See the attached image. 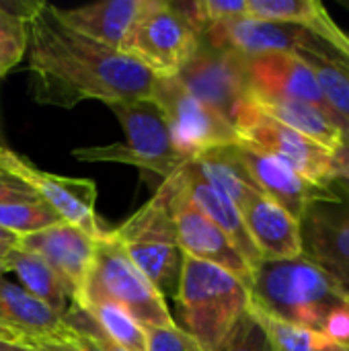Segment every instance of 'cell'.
I'll use <instances>...</instances> for the list:
<instances>
[{
  "mask_svg": "<svg viewBox=\"0 0 349 351\" xmlns=\"http://www.w3.org/2000/svg\"><path fill=\"white\" fill-rule=\"evenodd\" d=\"M29 47V25L27 19L0 6V78L6 76Z\"/></svg>",
  "mask_w": 349,
  "mask_h": 351,
  "instance_id": "f546056e",
  "label": "cell"
},
{
  "mask_svg": "<svg viewBox=\"0 0 349 351\" xmlns=\"http://www.w3.org/2000/svg\"><path fill=\"white\" fill-rule=\"evenodd\" d=\"M33 199H39L37 191L27 181H23L21 177H16L14 173H10L6 167L0 165V206L33 202Z\"/></svg>",
  "mask_w": 349,
  "mask_h": 351,
  "instance_id": "d6a6232c",
  "label": "cell"
},
{
  "mask_svg": "<svg viewBox=\"0 0 349 351\" xmlns=\"http://www.w3.org/2000/svg\"><path fill=\"white\" fill-rule=\"evenodd\" d=\"M325 43L321 39H315L309 47H304L300 53L313 68L319 88L323 93L325 105L329 111L341 121L346 128V134H349V70L333 58L331 49H323Z\"/></svg>",
  "mask_w": 349,
  "mask_h": 351,
  "instance_id": "d4e9b609",
  "label": "cell"
},
{
  "mask_svg": "<svg viewBox=\"0 0 349 351\" xmlns=\"http://www.w3.org/2000/svg\"><path fill=\"white\" fill-rule=\"evenodd\" d=\"M251 95L257 99L304 101L323 109V93L311 64L296 51H269L245 58Z\"/></svg>",
  "mask_w": 349,
  "mask_h": 351,
  "instance_id": "9a60e30c",
  "label": "cell"
},
{
  "mask_svg": "<svg viewBox=\"0 0 349 351\" xmlns=\"http://www.w3.org/2000/svg\"><path fill=\"white\" fill-rule=\"evenodd\" d=\"M93 302H113L121 306L144 329L175 327L167 300L111 237V230L97 241L91 269L76 300L80 306Z\"/></svg>",
  "mask_w": 349,
  "mask_h": 351,
  "instance_id": "8992f818",
  "label": "cell"
},
{
  "mask_svg": "<svg viewBox=\"0 0 349 351\" xmlns=\"http://www.w3.org/2000/svg\"><path fill=\"white\" fill-rule=\"evenodd\" d=\"M29 25L31 97L39 105L72 109L82 101L105 105L152 97L158 76L60 21L56 6L37 2Z\"/></svg>",
  "mask_w": 349,
  "mask_h": 351,
  "instance_id": "6da1fadb",
  "label": "cell"
},
{
  "mask_svg": "<svg viewBox=\"0 0 349 351\" xmlns=\"http://www.w3.org/2000/svg\"><path fill=\"white\" fill-rule=\"evenodd\" d=\"M66 351H105L97 341H93L91 337H86V335H80V333H76V331H72V339H70V343L64 348Z\"/></svg>",
  "mask_w": 349,
  "mask_h": 351,
  "instance_id": "8d00e7d4",
  "label": "cell"
},
{
  "mask_svg": "<svg viewBox=\"0 0 349 351\" xmlns=\"http://www.w3.org/2000/svg\"><path fill=\"white\" fill-rule=\"evenodd\" d=\"M0 339L33 351L66 348L72 329L45 302L0 276Z\"/></svg>",
  "mask_w": 349,
  "mask_h": 351,
  "instance_id": "4fadbf2b",
  "label": "cell"
},
{
  "mask_svg": "<svg viewBox=\"0 0 349 351\" xmlns=\"http://www.w3.org/2000/svg\"><path fill=\"white\" fill-rule=\"evenodd\" d=\"M146 351H202L200 346L177 325L144 329Z\"/></svg>",
  "mask_w": 349,
  "mask_h": 351,
  "instance_id": "1f68e13d",
  "label": "cell"
},
{
  "mask_svg": "<svg viewBox=\"0 0 349 351\" xmlns=\"http://www.w3.org/2000/svg\"><path fill=\"white\" fill-rule=\"evenodd\" d=\"M247 16L302 27L317 39L333 23V16L317 0H247Z\"/></svg>",
  "mask_w": 349,
  "mask_h": 351,
  "instance_id": "484cf974",
  "label": "cell"
},
{
  "mask_svg": "<svg viewBox=\"0 0 349 351\" xmlns=\"http://www.w3.org/2000/svg\"><path fill=\"white\" fill-rule=\"evenodd\" d=\"M202 39L212 47L249 58L269 51H302L317 37L302 27L241 16L210 25Z\"/></svg>",
  "mask_w": 349,
  "mask_h": 351,
  "instance_id": "2e32d148",
  "label": "cell"
},
{
  "mask_svg": "<svg viewBox=\"0 0 349 351\" xmlns=\"http://www.w3.org/2000/svg\"><path fill=\"white\" fill-rule=\"evenodd\" d=\"M321 333L325 337H329L331 341L339 343V346H348L349 348V306H339L335 311L329 313V317L323 323Z\"/></svg>",
  "mask_w": 349,
  "mask_h": 351,
  "instance_id": "836d02e7",
  "label": "cell"
},
{
  "mask_svg": "<svg viewBox=\"0 0 349 351\" xmlns=\"http://www.w3.org/2000/svg\"><path fill=\"white\" fill-rule=\"evenodd\" d=\"M0 351H33L21 343H12V341H6V339H0Z\"/></svg>",
  "mask_w": 349,
  "mask_h": 351,
  "instance_id": "ab89813d",
  "label": "cell"
},
{
  "mask_svg": "<svg viewBox=\"0 0 349 351\" xmlns=\"http://www.w3.org/2000/svg\"><path fill=\"white\" fill-rule=\"evenodd\" d=\"M251 101L269 117L292 128L294 132L306 136L309 140L321 144L331 154L341 146L346 128L341 121L323 107L304 103V101H286V99H257L251 95Z\"/></svg>",
  "mask_w": 349,
  "mask_h": 351,
  "instance_id": "7402d4cb",
  "label": "cell"
},
{
  "mask_svg": "<svg viewBox=\"0 0 349 351\" xmlns=\"http://www.w3.org/2000/svg\"><path fill=\"white\" fill-rule=\"evenodd\" d=\"M6 269L19 278V286L25 288L31 296L45 302L60 317L68 313L74 304V294L62 276L39 255L12 247L4 253Z\"/></svg>",
  "mask_w": 349,
  "mask_h": 351,
  "instance_id": "cb8c5ba5",
  "label": "cell"
},
{
  "mask_svg": "<svg viewBox=\"0 0 349 351\" xmlns=\"http://www.w3.org/2000/svg\"><path fill=\"white\" fill-rule=\"evenodd\" d=\"M0 148H2V146H0Z\"/></svg>",
  "mask_w": 349,
  "mask_h": 351,
  "instance_id": "7bdbcfd3",
  "label": "cell"
},
{
  "mask_svg": "<svg viewBox=\"0 0 349 351\" xmlns=\"http://www.w3.org/2000/svg\"><path fill=\"white\" fill-rule=\"evenodd\" d=\"M329 187H331L333 191L346 195L349 199V179H346V177H333L331 183H329Z\"/></svg>",
  "mask_w": 349,
  "mask_h": 351,
  "instance_id": "f35d334b",
  "label": "cell"
},
{
  "mask_svg": "<svg viewBox=\"0 0 349 351\" xmlns=\"http://www.w3.org/2000/svg\"><path fill=\"white\" fill-rule=\"evenodd\" d=\"M97 241L74 224L60 222L39 232L21 237L16 247L45 259L70 286L74 302L80 296L84 278L95 257Z\"/></svg>",
  "mask_w": 349,
  "mask_h": 351,
  "instance_id": "ac0fdd59",
  "label": "cell"
},
{
  "mask_svg": "<svg viewBox=\"0 0 349 351\" xmlns=\"http://www.w3.org/2000/svg\"><path fill=\"white\" fill-rule=\"evenodd\" d=\"M4 253H6V251H2V249H0V276L8 274V269H6V261H4Z\"/></svg>",
  "mask_w": 349,
  "mask_h": 351,
  "instance_id": "60d3db41",
  "label": "cell"
},
{
  "mask_svg": "<svg viewBox=\"0 0 349 351\" xmlns=\"http://www.w3.org/2000/svg\"><path fill=\"white\" fill-rule=\"evenodd\" d=\"M216 351H272V346L261 325L247 311Z\"/></svg>",
  "mask_w": 349,
  "mask_h": 351,
  "instance_id": "4dcf8cb0",
  "label": "cell"
},
{
  "mask_svg": "<svg viewBox=\"0 0 349 351\" xmlns=\"http://www.w3.org/2000/svg\"><path fill=\"white\" fill-rule=\"evenodd\" d=\"M0 165L27 181L37 191L39 199H43L64 222L78 226L95 241L107 234L95 214L97 185L91 179H72L39 171L8 148H0Z\"/></svg>",
  "mask_w": 349,
  "mask_h": 351,
  "instance_id": "7c38bea8",
  "label": "cell"
},
{
  "mask_svg": "<svg viewBox=\"0 0 349 351\" xmlns=\"http://www.w3.org/2000/svg\"><path fill=\"white\" fill-rule=\"evenodd\" d=\"M177 306L185 333L202 351H216L249 311V288L230 271L183 255Z\"/></svg>",
  "mask_w": 349,
  "mask_h": 351,
  "instance_id": "3957f363",
  "label": "cell"
},
{
  "mask_svg": "<svg viewBox=\"0 0 349 351\" xmlns=\"http://www.w3.org/2000/svg\"><path fill=\"white\" fill-rule=\"evenodd\" d=\"M234 130L243 144L276 156L309 183L317 187H327L331 183V152L269 117L253 101H249L239 113Z\"/></svg>",
  "mask_w": 349,
  "mask_h": 351,
  "instance_id": "9c48e42d",
  "label": "cell"
},
{
  "mask_svg": "<svg viewBox=\"0 0 349 351\" xmlns=\"http://www.w3.org/2000/svg\"><path fill=\"white\" fill-rule=\"evenodd\" d=\"M249 313L265 331L272 351H349L348 346H339L331 341L321 331L298 327V325L280 321L276 317H269L257 311L255 306H251V302H249Z\"/></svg>",
  "mask_w": 349,
  "mask_h": 351,
  "instance_id": "4316f807",
  "label": "cell"
},
{
  "mask_svg": "<svg viewBox=\"0 0 349 351\" xmlns=\"http://www.w3.org/2000/svg\"><path fill=\"white\" fill-rule=\"evenodd\" d=\"M185 169L191 171L193 175H197L200 179H204L206 183H210L220 193H224L239 208V212L255 195L261 193L255 187V183L251 181L249 173L245 171V167L237 154V146L208 150V152L195 156L193 160H189L185 165Z\"/></svg>",
  "mask_w": 349,
  "mask_h": 351,
  "instance_id": "603a6c76",
  "label": "cell"
},
{
  "mask_svg": "<svg viewBox=\"0 0 349 351\" xmlns=\"http://www.w3.org/2000/svg\"><path fill=\"white\" fill-rule=\"evenodd\" d=\"M200 43L197 31L185 21L173 2L144 0L125 53L138 60L158 78L177 76Z\"/></svg>",
  "mask_w": 349,
  "mask_h": 351,
  "instance_id": "52a82bcc",
  "label": "cell"
},
{
  "mask_svg": "<svg viewBox=\"0 0 349 351\" xmlns=\"http://www.w3.org/2000/svg\"><path fill=\"white\" fill-rule=\"evenodd\" d=\"M123 128L121 144L86 146L72 150V156L84 162H117L132 165L169 179L189 160L175 148L169 121L160 105L152 97L130 99L107 105Z\"/></svg>",
  "mask_w": 349,
  "mask_h": 351,
  "instance_id": "5b68a950",
  "label": "cell"
},
{
  "mask_svg": "<svg viewBox=\"0 0 349 351\" xmlns=\"http://www.w3.org/2000/svg\"><path fill=\"white\" fill-rule=\"evenodd\" d=\"M152 99L160 105L175 148L187 160L224 146L241 144L237 130L208 105L197 101L175 76L158 78Z\"/></svg>",
  "mask_w": 349,
  "mask_h": 351,
  "instance_id": "30bf717a",
  "label": "cell"
},
{
  "mask_svg": "<svg viewBox=\"0 0 349 351\" xmlns=\"http://www.w3.org/2000/svg\"><path fill=\"white\" fill-rule=\"evenodd\" d=\"M16 243H19V237H16V234H12V232L0 228V249H2V251H8V249L16 247Z\"/></svg>",
  "mask_w": 349,
  "mask_h": 351,
  "instance_id": "74e56055",
  "label": "cell"
},
{
  "mask_svg": "<svg viewBox=\"0 0 349 351\" xmlns=\"http://www.w3.org/2000/svg\"><path fill=\"white\" fill-rule=\"evenodd\" d=\"M183 189L187 191L189 199L226 234V239L232 243L237 253L245 259V263L251 267V271L263 261L255 243L249 237V230L245 226V220L239 212V208L218 189H214L210 183L187 171L185 167L179 171Z\"/></svg>",
  "mask_w": 349,
  "mask_h": 351,
  "instance_id": "44dd1931",
  "label": "cell"
},
{
  "mask_svg": "<svg viewBox=\"0 0 349 351\" xmlns=\"http://www.w3.org/2000/svg\"><path fill=\"white\" fill-rule=\"evenodd\" d=\"M173 216L177 226V241L183 255L218 265L239 278L247 288H251V267L237 253L226 234L189 199L181 183V173H177V191L173 195Z\"/></svg>",
  "mask_w": 349,
  "mask_h": 351,
  "instance_id": "5bb4252c",
  "label": "cell"
},
{
  "mask_svg": "<svg viewBox=\"0 0 349 351\" xmlns=\"http://www.w3.org/2000/svg\"><path fill=\"white\" fill-rule=\"evenodd\" d=\"M144 0H107L78 8H60L56 14L70 29L125 53V45L136 19L140 16Z\"/></svg>",
  "mask_w": 349,
  "mask_h": 351,
  "instance_id": "ffe728a7",
  "label": "cell"
},
{
  "mask_svg": "<svg viewBox=\"0 0 349 351\" xmlns=\"http://www.w3.org/2000/svg\"><path fill=\"white\" fill-rule=\"evenodd\" d=\"M237 154L249 173L255 187L278 206H282L290 216L300 220L309 204L331 193V187H317L302 179L294 169L278 160L276 156L253 148L249 144H237Z\"/></svg>",
  "mask_w": 349,
  "mask_h": 351,
  "instance_id": "e0dca14e",
  "label": "cell"
},
{
  "mask_svg": "<svg viewBox=\"0 0 349 351\" xmlns=\"http://www.w3.org/2000/svg\"><path fill=\"white\" fill-rule=\"evenodd\" d=\"M251 306L280 321L321 331L331 311L349 306V292L306 257L261 261L251 276Z\"/></svg>",
  "mask_w": 349,
  "mask_h": 351,
  "instance_id": "7a4b0ae2",
  "label": "cell"
},
{
  "mask_svg": "<svg viewBox=\"0 0 349 351\" xmlns=\"http://www.w3.org/2000/svg\"><path fill=\"white\" fill-rule=\"evenodd\" d=\"M302 257L319 265L349 292V199L331 189L309 204L298 220Z\"/></svg>",
  "mask_w": 349,
  "mask_h": 351,
  "instance_id": "8fae6325",
  "label": "cell"
},
{
  "mask_svg": "<svg viewBox=\"0 0 349 351\" xmlns=\"http://www.w3.org/2000/svg\"><path fill=\"white\" fill-rule=\"evenodd\" d=\"M175 78L232 128L243 107L251 101L245 58L228 49L212 47L202 37Z\"/></svg>",
  "mask_w": 349,
  "mask_h": 351,
  "instance_id": "ba28073f",
  "label": "cell"
},
{
  "mask_svg": "<svg viewBox=\"0 0 349 351\" xmlns=\"http://www.w3.org/2000/svg\"><path fill=\"white\" fill-rule=\"evenodd\" d=\"M331 173L333 177L349 179V134H344L341 146L331 154Z\"/></svg>",
  "mask_w": 349,
  "mask_h": 351,
  "instance_id": "e575fe53",
  "label": "cell"
},
{
  "mask_svg": "<svg viewBox=\"0 0 349 351\" xmlns=\"http://www.w3.org/2000/svg\"><path fill=\"white\" fill-rule=\"evenodd\" d=\"M327 47L331 49L333 58L337 62H341L349 70V33H346L341 27L335 31V35L331 37V41L327 43Z\"/></svg>",
  "mask_w": 349,
  "mask_h": 351,
  "instance_id": "d590c367",
  "label": "cell"
},
{
  "mask_svg": "<svg viewBox=\"0 0 349 351\" xmlns=\"http://www.w3.org/2000/svg\"><path fill=\"white\" fill-rule=\"evenodd\" d=\"M241 216L263 261H286L302 255L300 224L263 193L255 195Z\"/></svg>",
  "mask_w": 349,
  "mask_h": 351,
  "instance_id": "d6986e66",
  "label": "cell"
},
{
  "mask_svg": "<svg viewBox=\"0 0 349 351\" xmlns=\"http://www.w3.org/2000/svg\"><path fill=\"white\" fill-rule=\"evenodd\" d=\"M82 308L93 317L105 337L111 339L115 346L128 351H146L144 327L121 306L113 302H93Z\"/></svg>",
  "mask_w": 349,
  "mask_h": 351,
  "instance_id": "83f0119b",
  "label": "cell"
},
{
  "mask_svg": "<svg viewBox=\"0 0 349 351\" xmlns=\"http://www.w3.org/2000/svg\"><path fill=\"white\" fill-rule=\"evenodd\" d=\"M41 351H66L64 348H51V350H41Z\"/></svg>",
  "mask_w": 349,
  "mask_h": 351,
  "instance_id": "b9f144b4",
  "label": "cell"
},
{
  "mask_svg": "<svg viewBox=\"0 0 349 351\" xmlns=\"http://www.w3.org/2000/svg\"><path fill=\"white\" fill-rule=\"evenodd\" d=\"M177 173L165 179L158 191L132 218L111 230V237L123 247L128 257L152 282L163 298L177 296L183 267V253L179 249L173 216Z\"/></svg>",
  "mask_w": 349,
  "mask_h": 351,
  "instance_id": "277c9868",
  "label": "cell"
},
{
  "mask_svg": "<svg viewBox=\"0 0 349 351\" xmlns=\"http://www.w3.org/2000/svg\"><path fill=\"white\" fill-rule=\"evenodd\" d=\"M64 222L43 199L21 202V204H4L0 206V228L21 237L39 232L53 224Z\"/></svg>",
  "mask_w": 349,
  "mask_h": 351,
  "instance_id": "f1b7e54d",
  "label": "cell"
}]
</instances>
